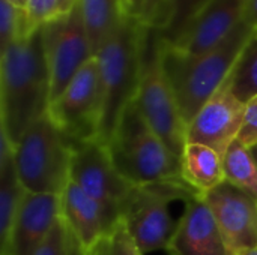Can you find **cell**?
Here are the masks:
<instances>
[{"label": "cell", "instance_id": "cell-1", "mask_svg": "<svg viewBox=\"0 0 257 255\" xmlns=\"http://www.w3.org/2000/svg\"><path fill=\"white\" fill-rule=\"evenodd\" d=\"M51 81L42 27L11 42L0 54L2 135L14 149L27 129L48 113Z\"/></svg>", "mask_w": 257, "mask_h": 255}, {"label": "cell", "instance_id": "cell-2", "mask_svg": "<svg viewBox=\"0 0 257 255\" xmlns=\"http://www.w3.org/2000/svg\"><path fill=\"white\" fill-rule=\"evenodd\" d=\"M254 30L242 20L221 42L197 56L178 53L163 42L164 69L187 126L200 108L224 86Z\"/></svg>", "mask_w": 257, "mask_h": 255}, {"label": "cell", "instance_id": "cell-3", "mask_svg": "<svg viewBox=\"0 0 257 255\" xmlns=\"http://www.w3.org/2000/svg\"><path fill=\"white\" fill-rule=\"evenodd\" d=\"M145 32L146 26L137 17L123 14L95 54L102 98L98 140L105 146L111 140L122 113L137 95Z\"/></svg>", "mask_w": 257, "mask_h": 255}, {"label": "cell", "instance_id": "cell-4", "mask_svg": "<svg viewBox=\"0 0 257 255\" xmlns=\"http://www.w3.org/2000/svg\"><path fill=\"white\" fill-rule=\"evenodd\" d=\"M107 147L116 170L131 185L182 180L181 158L154 132L134 101L122 113Z\"/></svg>", "mask_w": 257, "mask_h": 255}, {"label": "cell", "instance_id": "cell-5", "mask_svg": "<svg viewBox=\"0 0 257 255\" xmlns=\"http://www.w3.org/2000/svg\"><path fill=\"white\" fill-rule=\"evenodd\" d=\"M134 102L154 132L181 158L187 144V125L164 69L163 39L160 30L155 27L146 26L142 47L140 81Z\"/></svg>", "mask_w": 257, "mask_h": 255}, {"label": "cell", "instance_id": "cell-6", "mask_svg": "<svg viewBox=\"0 0 257 255\" xmlns=\"http://www.w3.org/2000/svg\"><path fill=\"white\" fill-rule=\"evenodd\" d=\"M12 152L27 192L62 195L69 182L72 147L48 113L27 129Z\"/></svg>", "mask_w": 257, "mask_h": 255}, {"label": "cell", "instance_id": "cell-7", "mask_svg": "<svg viewBox=\"0 0 257 255\" xmlns=\"http://www.w3.org/2000/svg\"><path fill=\"white\" fill-rule=\"evenodd\" d=\"M193 192L184 180L133 185L120 206V219L143 255L167 249L178 221L170 213L173 201H185Z\"/></svg>", "mask_w": 257, "mask_h": 255}, {"label": "cell", "instance_id": "cell-8", "mask_svg": "<svg viewBox=\"0 0 257 255\" xmlns=\"http://www.w3.org/2000/svg\"><path fill=\"white\" fill-rule=\"evenodd\" d=\"M101 81L96 57L90 59L50 104L48 116L71 146L95 140L101 122Z\"/></svg>", "mask_w": 257, "mask_h": 255}, {"label": "cell", "instance_id": "cell-9", "mask_svg": "<svg viewBox=\"0 0 257 255\" xmlns=\"http://www.w3.org/2000/svg\"><path fill=\"white\" fill-rule=\"evenodd\" d=\"M44 50L51 81V102L60 96L78 71L95 57L78 8L42 26Z\"/></svg>", "mask_w": 257, "mask_h": 255}, {"label": "cell", "instance_id": "cell-10", "mask_svg": "<svg viewBox=\"0 0 257 255\" xmlns=\"http://www.w3.org/2000/svg\"><path fill=\"white\" fill-rule=\"evenodd\" d=\"M71 147L69 180L107 209L120 215V206L128 197L133 185L116 170L108 147L98 138Z\"/></svg>", "mask_w": 257, "mask_h": 255}, {"label": "cell", "instance_id": "cell-11", "mask_svg": "<svg viewBox=\"0 0 257 255\" xmlns=\"http://www.w3.org/2000/svg\"><path fill=\"white\" fill-rule=\"evenodd\" d=\"M226 245L233 255L257 248V201L224 180L205 194Z\"/></svg>", "mask_w": 257, "mask_h": 255}, {"label": "cell", "instance_id": "cell-12", "mask_svg": "<svg viewBox=\"0 0 257 255\" xmlns=\"http://www.w3.org/2000/svg\"><path fill=\"white\" fill-rule=\"evenodd\" d=\"M244 113L245 104L230 92L226 81L187 126V143L203 144L224 155L238 138Z\"/></svg>", "mask_w": 257, "mask_h": 255}, {"label": "cell", "instance_id": "cell-13", "mask_svg": "<svg viewBox=\"0 0 257 255\" xmlns=\"http://www.w3.org/2000/svg\"><path fill=\"white\" fill-rule=\"evenodd\" d=\"M167 246L169 255H233L224 242L205 195L193 192Z\"/></svg>", "mask_w": 257, "mask_h": 255}, {"label": "cell", "instance_id": "cell-14", "mask_svg": "<svg viewBox=\"0 0 257 255\" xmlns=\"http://www.w3.org/2000/svg\"><path fill=\"white\" fill-rule=\"evenodd\" d=\"M60 216V195L24 194L0 255H33Z\"/></svg>", "mask_w": 257, "mask_h": 255}, {"label": "cell", "instance_id": "cell-15", "mask_svg": "<svg viewBox=\"0 0 257 255\" xmlns=\"http://www.w3.org/2000/svg\"><path fill=\"white\" fill-rule=\"evenodd\" d=\"M248 0H208L185 32L172 44V50L197 56L221 42L242 20Z\"/></svg>", "mask_w": 257, "mask_h": 255}, {"label": "cell", "instance_id": "cell-16", "mask_svg": "<svg viewBox=\"0 0 257 255\" xmlns=\"http://www.w3.org/2000/svg\"><path fill=\"white\" fill-rule=\"evenodd\" d=\"M60 216L80 240L86 252L120 222V215L107 209L71 180L60 195Z\"/></svg>", "mask_w": 257, "mask_h": 255}, {"label": "cell", "instance_id": "cell-17", "mask_svg": "<svg viewBox=\"0 0 257 255\" xmlns=\"http://www.w3.org/2000/svg\"><path fill=\"white\" fill-rule=\"evenodd\" d=\"M181 177L196 192L205 195L226 180L223 155L196 143H187L181 155Z\"/></svg>", "mask_w": 257, "mask_h": 255}, {"label": "cell", "instance_id": "cell-18", "mask_svg": "<svg viewBox=\"0 0 257 255\" xmlns=\"http://www.w3.org/2000/svg\"><path fill=\"white\" fill-rule=\"evenodd\" d=\"M26 194L15 162L14 152L8 140L2 135L0 146V246L6 242L14 218L18 212L21 200Z\"/></svg>", "mask_w": 257, "mask_h": 255}, {"label": "cell", "instance_id": "cell-19", "mask_svg": "<svg viewBox=\"0 0 257 255\" xmlns=\"http://www.w3.org/2000/svg\"><path fill=\"white\" fill-rule=\"evenodd\" d=\"M78 8L92 44L93 54L98 53L111 35L125 12L122 0H78Z\"/></svg>", "mask_w": 257, "mask_h": 255}, {"label": "cell", "instance_id": "cell-20", "mask_svg": "<svg viewBox=\"0 0 257 255\" xmlns=\"http://www.w3.org/2000/svg\"><path fill=\"white\" fill-rule=\"evenodd\" d=\"M227 86L244 104L257 98V29L242 48L227 78Z\"/></svg>", "mask_w": 257, "mask_h": 255}, {"label": "cell", "instance_id": "cell-21", "mask_svg": "<svg viewBox=\"0 0 257 255\" xmlns=\"http://www.w3.org/2000/svg\"><path fill=\"white\" fill-rule=\"evenodd\" d=\"M226 180L257 201V165L248 147L235 140L223 155Z\"/></svg>", "mask_w": 257, "mask_h": 255}, {"label": "cell", "instance_id": "cell-22", "mask_svg": "<svg viewBox=\"0 0 257 255\" xmlns=\"http://www.w3.org/2000/svg\"><path fill=\"white\" fill-rule=\"evenodd\" d=\"M208 0H167L160 35L166 44L175 42L199 15Z\"/></svg>", "mask_w": 257, "mask_h": 255}, {"label": "cell", "instance_id": "cell-23", "mask_svg": "<svg viewBox=\"0 0 257 255\" xmlns=\"http://www.w3.org/2000/svg\"><path fill=\"white\" fill-rule=\"evenodd\" d=\"M33 29L26 9H20L6 0H0V45L8 47L11 42L32 35Z\"/></svg>", "mask_w": 257, "mask_h": 255}, {"label": "cell", "instance_id": "cell-24", "mask_svg": "<svg viewBox=\"0 0 257 255\" xmlns=\"http://www.w3.org/2000/svg\"><path fill=\"white\" fill-rule=\"evenodd\" d=\"M33 255H87V252L65 219L59 216L50 234Z\"/></svg>", "mask_w": 257, "mask_h": 255}, {"label": "cell", "instance_id": "cell-25", "mask_svg": "<svg viewBox=\"0 0 257 255\" xmlns=\"http://www.w3.org/2000/svg\"><path fill=\"white\" fill-rule=\"evenodd\" d=\"M89 255H143L137 248L126 225L120 219L107 234H104L95 246L87 252Z\"/></svg>", "mask_w": 257, "mask_h": 255}, {"label": "cell", "instance_id": "cell-26", "mask_svg": "<svg viewBox=\"0 0 257 255\" xmlns=\"http://www.w3.org/2000/svg\"><path fill=\"white\" fill-rule=\"evenodd\" d=\"M26 14L33 29H39L60 15L59 0H27Z\"/></svg>", "mask_w": 257, "mask_h": 255}, {"label": "cell", "instance_id": "cell-27", "mask_svg": "<svg viewBox=\"0 0 257 255\" xmlns=\"http://www.w3.org/2000/svg\"><path fill=\"white\" fill-rule=\"evenodd\" d=\"M166 2L167 0H140L139 3V20L148 26L161 29L164 12H166Z\"/></svg>", "mask_w": 257, "mask_h": 255}, {"label": "cell", "instance_id": "cell-28", "mask_svg": "<svg viewBox=\"0 0 257 255\" xmlns=\"http://www.w3.org/2000/svg\"><path fill=\"white\" fill-rule=\"evenodd\" d=\"M236 140L242 143L245 147H251L257 144V98L245 104L244 120Z\"/></svg>", "mask_w": 257, "mask_h": 255}, {"label": "cell", "instance_id": "cell-29", "mask_svg": "<svg viewBox=\"0 0 257 255\" xmlns=\"http://www.w3.org/2000/svg\"><path fill=\"white\" fill-rule=\"evenodd\" d=\"M244 21L247 24H250L253 29H257V0H248L247 2Z\"/></svg>", "mask_w": 257, "mask_h": 255}, {"label": "cell", "instance_id": "cell-30", "mask_svg": "<svg viewBox=\"0 0 257 255\" xmlns=\"http://www.w3.org/2000/svg\"><path fill=\"white\" fill-rule=\"evenodd\" d=\"M139 3H140V0H122L125 12L130 14V15H134V17L139 15Z\"/></svg>", "mask_w": 257, "mask_h": 255}, {"label": "cell", "instance_id": "cell-31", "mask_svg": "<svg viewBox=\"0 0 257 255\" xmlns=\"http://www.w3.org/2000/svg\"><path fill=\"white\" fill-rule=\"evenodd\" d=\"M78 0H59V11H60V15L62 14H68L74 9V6L77 5Z\"/></svg>", "mask_w": 257, "mask_h": 255}, {"label": "cell", "instance_id": "cell-32", "mask_svg": "<svg viewBox=\"0 0 257 255\" xmlns=\"http://www.w3.org/2000/svg\"><path fill=\"white\" fill-rule=\"evenodd\" d=\"M9 3H12L14 6L20 8V9H26V0H6Z\"/></svg>", "mask_w": 257, "mask_h": 255}, {"label": "cell", "instance_id": "cell-33", "mask_svg": "<svg viewBox=\"0 0 257 255\" xmlns=\"http://www.w3.org/2000/svg\"><path fill=\"white\" fill-rule=\"evenodd\" d=\"M248 152H250V155H251L253 161L256 162V165H257V144L251 146V147H248Z\"/></svg>", "mask_w": 257, "mask_h": 255}, {"label": "cell", "instance_id": "cell-34", "mask_svg": "<svg viewBox=\"0 0 257 255\" xmlns=\"http://www.w3.org/2000/svg\"><path fill=\"white\" fill-rule=\"evenodd\" d=\"M238 255H257V248L247 249V251H244V252H241V254H238Z\"/></svg>", "mask_w": 257, "mask_h": 255}, {"label": "cell", "instance_id": "cell-35", "mask_svg": "<svg viewBox=\"0 0 257 255\" xmlns=\"http://www.w3.org/2000/svg\"><path fill=\"white\" fill-rule=\"evenodd\" d=\"M26 2H27V0H26Z\"/></svg>", "mask_w": 257, "mask_h": 255}, {"label": "cell", "instance_id": "cell-36", "mask_svg": "<svg viewBox=\"0 0 257 255\" xmlns=\"http://www.w3.org/2000/svg\"><path fill=\"white\" fill-rule=\"evenodd\" d=\"M87 255H89V254H87Z\"/></svg>", "mask_w": 257, "mask_h": 255}]
</instances>
